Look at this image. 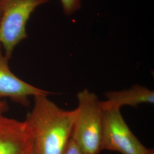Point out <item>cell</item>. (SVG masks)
I'll use <instances>...</instances> for the list:
<instances>
[{"label":"cell","instance_id":"6da1fadb","mask_svg":"<svg viewBox=\"0 0 154 154\" xmlns=\"http://www.w3.org/2000/svg\"><path fill=\"white\" fill-rule=\"evenodd\" d=\"M25 119L33 136V154H63L72 137L76 109H61L47 95L34 97Z\"/></svg>","mask_w":154,"mask_h":154},{"label":"cell","instance_id":"7a4b0ae2","mask_svg":"<svg viewBox=\"0 0 154 154\" xmlns=\"http://www.w3.org/2000/svg\"><path fill=\"white\" fill-rule=\"evenodd\" d=\"M78 107L71 139L86 154L101 151L103 110L93 92L84 89L77 95Z\"/></svg>","mask_w":154,"mask_h":154},{"label":"cell","instance_id":"3957f363","mask_svg":"<svg viewBox=\"0 0 154 154\" xmlns=\"http://www.w3.org/2000/svg\"><path fill=\"white\" fill-rule=\"evenodd\" d=\"M50 0H0V45L9 60L13 51L26 38V24L34 10Z\"/></svg>","mask_w":154,"mask_h":154},{"label":"cell","instance_id":"277c9868","mask_svg":"<svg viewBox=\"0 0 154 154\" xmlns=\"http://www.w3.org/2000/svg\"><path fill=\"white\" fill-rule=\"evenodd\" d=\"M103 149L122 154H146L149 150L127 126L120 109L103 110L101 150Z\"/></svg>","mask_w":154,"mask_h":154},{"label":"cell","instance_id":"5b68a950","mask_svg":"<svg viewBox=\"0 0 154 154\" xmlns=\"http://www.w3.org/2000/svg\"><path fill=\"white\" fill-rule=\"evenodd\" d=\"M0 154H33V133L26 120L0 114Z\"/></svg>","mask_w":154,"mask_h":154},{"label":"cell","instance_id":"8992f818","mask_svg":"<svg viewBox=\"0 0 154 154\" xmlns=\"http://www.w3.org/2000/svg\"><path fill=\"white\" fill-rule=\"evenodd\" d=\"M8 61L0 45V99L9 98L24 106H29L30 97L51 94L17 77L10 69Z\"/></svg>","mask_w":154,"mask_h":154},{"label":"cell","instance_id":"52a82bcc","mask_svg":"<svg viewBox=\"0 0 154 154\" xmlns=\"http://www.w3.org/2000/svg\"><path fill=\"white\" fill-rule=\"evenodd\" d=\"M106 100L101 101L103 110L121 109L122 106L135 107L141 103H154V91L140 85L122 91H108L105 93Z\"/></svg>","mask_w":154,"mask_h":154},{"label":"cell","instance_id":"ba28073f","mask_svg":"<svg viewBox=\"0 0 154 154\" xmlns=\"http://www.w3.org/2000/svg\"><path fill=\"white\" fill-rule=\"evenodd\" d=\"M63 11L65 15L72 16L82 6V0H60Z\"/></svg>","mask_w":154,"mask_h":154},{"label":"cell","instance_id":"9c48e42d","mask_svg":"<svg viewBox=\"0 0 154 154\" xmlns=\"http://www.w3.org/2000/svg\"><path fill=\"white\" fill-rule=\"evenodd\" d=\"M63 154H86L83 152L75 142L70 139L66 146L65 151Z\"/></svg>","mask_w":154,"mask_h":154},{"label":"cell","instance_id":"30bf717a","mask_svg":"<svg viewBox=\"0 0 154 154\" xmlns=\"http://www.w3.org/2000/svg\"><path fill=\"white\" fill-rule=\"evenodd\" d=\"M8 110V106L5 102L0 100V114H4Z\"/></svg>","mask_w":154,"mask_h":154},{"label":"cell","instance_id":"8fae6325","mask_svg":"<svg viewBox=\"0 0 154 154\" xmlns=\"http://www.w3.org/2000/svg\"><path fill=\"white\" fill-rule=\"evenodd\" d=\"M146 154H154V149H149L147 152Z\"/></svg>","mask_w":154,"mask_h":154}]
</instances>
